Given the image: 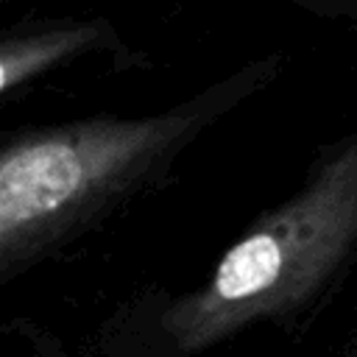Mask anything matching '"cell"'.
Masks as SVG:
<instances>
[{
    "label": "cell",
    "mask_w": 357,
    "mask_h": 357,
    "mask_svg": "<svg viewBox=\"0 0 357 357\" xmlns=\"http://www.w3.org/2000/svg\"><path fill=\"white\" fill-rule=\"evenodd\" d=\"M226 98L145 120L22 131L0 151V284L59 257L151 192Z\"/></svg>",
    "instance_id": "7a4b0ae2"
},
{
    "label": "cell",
    "mask_w": 357,
    "mask_h": 357,
    "mask_svg": "<svg viewBox=\"0 0 357 357\" xmlns=\"http://www.w3.org/2000/svg\"><path fill=\"white\" fill-rule=\"evenodd\" d=\"M343 357H357V329L351 332V340H349V346H346V354Z\"/></svg>",
    "instance_id": "3957f363"
},
{
    "label": "cell",
    "mask_w": 357,
    "mask_h": 357,
    "mask_svg": "<svg viewBox=\"0 0 357 357\" xmlns=\"http://www.w3.org/2000/svg\"><path fill=\"white\" fill-rule=\"evenodd\" d=\"M354 329H357V324H354Z\"/></svg>",
    "instance_id": "277c9868"
},
{
    "label": "cell",
    "mask_w": 357,
    "mask_h": 357,
    "mask_svg": "<svg viewBox=\"0 0 357 357\" xmlns=\"http://www.w3.org/2000/svg\"><path fill=\"white\" fill-rule=\"evenodd\" d=\"M357 265V137L315 156L304 181L231 243L204 284L170 298L156 332L192 357L251 329L307 326Z\"/></svg>",
    "instance_id": "6da1fadb"
}]
</instances>
